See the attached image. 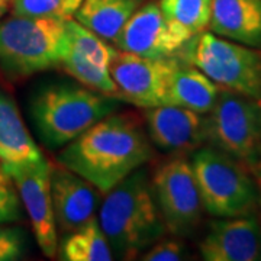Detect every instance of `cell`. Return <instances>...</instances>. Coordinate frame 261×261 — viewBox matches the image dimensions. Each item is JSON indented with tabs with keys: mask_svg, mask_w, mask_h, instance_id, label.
<instances>
[{
	"mask_svg": "<svg viewBox=\"0 0 261 261\" xmlns=\"http://www.w3.org/2000/svg\"><path fill=\"white\" fill-rule=\"evenodd\" d=\"M68 44L67 20L13 15L0 22V70L23 79L60 67Z\"/></svg>",
	"mask_w": 261,
	"mask_h": 261,
	"instance_id": "4",
	"label": "cell"
},
{
	"mask_svg": "<svg viewBox=\"0 0 261 261\" xmlns=\"http://www.w3.org/2000/svg\"><path fill=\"white\" fill-rule=\"evenodd\" d=\"M44 159L19 113L16 103L0 89V163L28 164Z\"/></svg>",
	"mask_w": 261,
	"mask_h": 261,
	"instance_id": "16",
	"label": "cell"
},
{
	"mask_svg": "<svg viewBox=\"0 0 261 261\" xmlns=\"http://www.w3.org/2000/svg\"><path fill=\"white\" fill-rule=\"evenodd\" d=\"M60 67H63L67 74L71 75L86 87L116 97V84L113 82L111 71L92 63L71 44H68Z\"/></svg>",
	"mask_w": 261,
	"mask_h": 261,
	"instance_id": "21",
	"label": "cell"
},
{
	"mask_svg": "<svg viewBox=\"0 0 261 261\" xmlns=\"http://www.w3.org/2000/svg\"><path fill=\"white\" fill-rule=\"evenodd\" d=\"M151 157L152 144L141 122L130 113L115 112L67 144L57 160L105 196Z\"/></svg>",
	"mask_w": 261,
	"mask_h": 261,
	"instance_id": "1",
	"label": "cell"
},
{
	"mask_svg": "<svg viewBox=\"0 0 261 261\" xmlns=\"http://www.w3.org/2000/svg\"><path fill=\"white\" fill-rule=\"evenodd\" d=\"M18 189L23 209L41 251L48 258L57 255V228L53 196H51V166L45 159L28 164H0Z\"/></svg>",
	"mask_w": 261,
	"mask_h": 261,
	"instance_id": "10",
	"label": "cell"
},
{
	"mask_svg": "<svg viewBox=\"0 0 261 261\" xmlns=\"http://www.w3.org/2000/svg\"><path fill=\"white\" fill-rule=\"evenodd\" d=\"M260 102H261V100H260Z\"/></svg>",
	"mask_w": 261,
	"mask_h": 261,
	"instance_id": "30",
	"label": "cell"
},
{
	"mask_svg": "<svg viewBox=\"0 0 261 261\" xmlns=\"http://www.w3.org/2000/svg\"><path fill=\"white\" fill-rule=\"evenodd\" d=\"M99 190L86 178L58 164L51 167V196L58 231L73 232L92 219L99 203Z\"/></svg>",
	"mask_w": 261,
	"mask_h": 261,
	"instance_id": "14",
	"label": "cell"
},
{
	"mask_svg": "<svg viewBox=\"0 0 261 261\" xmlns=\"http://www.w3.org/2000/svg\"><path fill=\"white\" fill-rule=\"evenodd\" d=\"M183 58L225 90L261 100V49L205 31L187 42Z\"/></svg>",
	"mask_w": 261,
	"mask_h": 261,
	"instance_id": "6",
	"label": "cell"
},
{
	"mask_svg": "<svg viewBox=\"0 0 261 261\" xmlns=\"http://www.w3.org/2000/svg\"><path fill=\"white\" fill-rule=\"evenodd\" d=\"M121 100L74 83L39 87L31 99V118L48 148H61L96 122L118 112Z\"/></svg>",
	"mask_w": 261,
	"mask_h": 261,
	"instance_id": "3",
	"label": "cell"
},
{
	"mask_svg": "<svg viewBox=\"0 0 261 261\" xmlns=\"http://www.w3.org/2000/svg\"><path fill=\"white\" fill-rule=\"evenodd\" d=\"M211 32L261 49V0H212Z\"/></svg>",
	"mask_w": 261,
	"mask_h": 261,
	"instance_id": "15",
	"label": "cell"
},
{
	"mask_svg": "<svg viewBox=\"0 0 261 261\" xmlns=\"http://www.w3.org/2000/svg\"><path fill=\"white\" fill-rule=\"evenodd\" d=\"M222 87L212 82L197 67L180 64L168 84L166 105H174L206 115L212 111Z\"/></svg>",
	"mask_w": 261,
	"mask_h": 261,
	"instance_id": "17",
	"label": "cell"
},
{
	"mask_svg": "<svg viewBox=\"0 0 261 261\" xmlns=\"http://www.w3.org/2000/svg\"><path fill=\"white\" fill-rule=\"evenodd\" d=\"M192 168L203 209L215 218L251 214L258 203L250 168L224 151L212 145L197 148Z\"/></svg>",
	"mask_w": 261,
	"mask_h": 261,
	"instance_id": "5",
	"label": "cell"
},
{
	"mask_svg": "<svg viewBox=\"0 0 261 261\" xmlns=\"http://www.w3.org/2000/svg\"><path fill=\"white\" fill-rule=\"evenodd\" d=\"M206 142L250 170L261 161V102L222 89L206 113Z\"/></svg>",
	"mask_w": 261,
	"mask_h": 261,
	"instance_id": "7",
	"label": "cell"
},
{
	"mask_svg": "<svg viewBox=\"0 0 261 261\" xmlns=\"http://www.w3.org/2000/svg\"><path fill=\"white\" fill-rule=\"evenodd\" d=\"M144 261H178L186 260L187 248L185 244L176 238H161L152 244L147 251L141 254Z\"/></svg>",
	"mask_w": 261,
	"mask_h": 261,
	"instance_id": "25",
	"label": "cell"
},
{
	"mask_svg": "<svg viewBox=\"0 0 261 261\" xmlns=\"http://www.w3.org/2000/svg\"><path fill=\"white\" fill-rule=\"evenodd\" d=\"M25 233L19 228L0 225V261L20 260L25 254Z\"/></svg>",
	"mask_w": 261,
	"mask_h": 261,
	"instance_id": "26",
	"label": "cell"
},
{
	"mask_svg": "<svg viewBox=\"0 0 261 261\" xmlns=\"http://www.w3.org/2000/svg\"><path fill=\"white\" fill-rule=\"evenodd\" d=\"M22 207L18 189L12 177L0 166V225L20 221L23 216Z\"/></svg>",
	"mask_w": 261,
	"mask_h": 261,
	"instance_id": "24",
	"label": "cell"
},
{
	"mask_svg": "<svg viewBox=\"0 0 261 261\" xmlns=\"http://www.w3.org/2000/svg\"><path fill=\"white\" fill-rule=\"evenodd\" d=\"M206 261H255L261 255V226L252 214L218 218L199 244Z\"/></svg>",
	"mask_w": 261,
	"mask_h": 261,
	"instance_id": "12",
	"label": "cell"
},
{
	"mask_svg": "<svg viewBox=\"0 0 261 261\" xmlns=\"http://www.w3.org/2000/svg\"><path fill=\"white\" fill-rule=\"evenodd\" d=\"M190 38L176 29L157 3H144L113 39L116 49L142 57L167 58L183 51Z\"/></svg>",
	"mask_w": 261,
	"mask_h": 261,
	"instance_id": "11",
	"label": "cell"
},
{
	"mask_svg": "<svg viewBox=\"0 0 261 261\" xmlns=\"http://www.w3.org/2000/svg\"><path fill=\"white\" fill-rule=\"evenodd\" d=\"M159 5L168 22L190 39L209 29L212 0H160Z\"/></svg>",
	"mask_w": 261,
	"mask_h": 261,
	"instance_id": "20",
	"label": "cell"
},
{
	"mask_svg": "<svg viewBox=\"0 0 261 261\" xmlns=\"http://www.w3.org/2000/svg\"><path fill=\"white\" fill-rule=\"evenodd\" d=\"M8 12V0H0V20Z\"/></svg>",
	"mask_w": 261,
	"mask_h": 261,
	"instance_id": "27",
	"label": "cell"
},
{
	"mask_svg": "<svg viewBox=\"0 0 261 261\" xmlns=\"http://www.w3.org/2000/svg\"><path fill=\"white\" fill-rule=\"evenodd\" d=\"M57 255L64 261H111L113 251L99 221L93 216L73 232L65 233Z\"/></svg>",
	"mask_w": 261,
	"mask_h": 261,
	"instance_id": "19",
	"label": "cell"
},
{
	"mask_svg": "<svg viewBox=\"0 0 261 261\" xmlns=\"http://www.w3.org/2000/svg\"><path fill=\"white\" fill-rule=\"evenodd\" d=\"M147 134L152 145L168 154L196 151L206 142V115L174 105L149 108Z\"/></svg>",
	"mask_w": 261,
	"mask_h": 261,
	"instance_id": "13",
	"label": "cell"
},
{
	"mask_svg": "<svg viewBox=\"0 0 261 261\" xmlns=\"http://www.w3.org/2000/svg\"><path fill=\"white\" fill-rule=\"evenodd\" d=\"M166 229L174 237H190L199 228L203 205L192 163L186 159L167 161L151 178Z\"/></svg>",
	"mask_w": 261,
	"mask_h": 261,
	"instance_id": "8",
	"label": "cell"
},
{
	"mask_svg": "<svg viewBox=\"0 0 261 261\" xmlns=\"http://www.w3.org/2000/svg\"><path fill=\"white\" fill-rule=\"evenodd\" d=\"M144 0H83L74 19L96 35L113 41Z\"/></svg>",
	"mask_w": 261,
	"mask_h": 261,
	"instance_id": "18",
	"label": "cell"
},
{
	"mask_svg": "<svg viewBox=\"0 0 261 261\" xmlns=\"http://www.w3.org/2000/svg\"><path fill=\"white\" fill-rule=\"evenodd\" d=\"M83 0H13V15L27 18H74Z\"/></svg>",
	"mask_w": 261,
	"mask_h": 261,
	"instance_id": "23",
	"label": "cell"
},
{
	"mask_svg": "<svg viewBox=\"0 0 261 261\" xmlns=\"http://www.w3.org/2000/svg\"><path fill=\"white\" fill-rule=\"evenodd\" d=\"M255 173H257V176L261 178V161L260 164H258V167H257V170H255Z\"/></svg>",
	"mask_w": 261,
	"mask_h": 261,
	"instance_id": "28",
	"label": "cell"
},
{
	"mask_svg": "<svg viewBox=\"0 0 261 261\" xmlns=\"http://www.w3.org/2000/svg\"><path fill=\"white\" fill-rule=\"evenodd\" d=\"M99 224L113 257L121 260L137 258L166 235V224L147 170L138 168L105 195Z\"/></svg>",
	"mask_w": 261,
	"mask_h": 261,
	"instance_id": "2",
	"label": "cell"
},
{
	"mask_svg": "<svg viewBox=\"0 0 261 261\" xmlns=\"http://www.w3.org/2000/svg\"><path fill=\"white\" fill-rule=\"evenodd\" d=\"M8 2H9V0H8Z\"/></svg>",
	"mask_w": 261,
	"mask_h": 261,
	"instance_id": "29",
	"label": "cell"
},
{
	"mask_svg": "<svg viewBox=\"0 0 261 261\" xmlns=\"http://www.w3.org/2000/svg\"><path fill=\"white\" fill-rule=\"evenodd\" d=\"M178 64L174 57H142L116 49L109 67L116 97L144 109L166 105L168 84Z\"/></svg>",
	"mask_w": 261,
	"mask_h": 261,
	"instance_id": "9",
	"label": "cell"
},
{
	"mask_svg": "<svg viewBox=\"0 0 261 261\" xmlns=\"http://www.w3.org/2000/svg\"><path fill=\"white\" fill-rule=\"evenodd\" d=\"M67 32L73 47L77 48L92 63L109 70L113 57L116 54V48L111 47L105 38L96 35L74 18L67 20Z\"/></svg>",
	"mask_w": 261,
	"mask_h": 261,
	"instance_id": "22",
	"label": "cell"
}]
</instances>
